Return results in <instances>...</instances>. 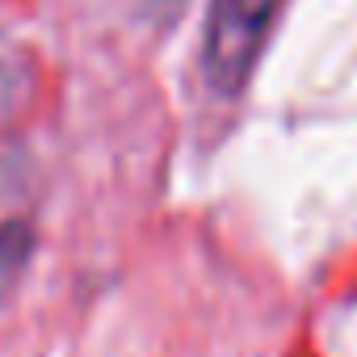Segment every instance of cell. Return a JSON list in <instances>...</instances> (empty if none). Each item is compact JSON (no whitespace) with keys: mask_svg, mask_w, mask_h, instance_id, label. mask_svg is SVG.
<instances>
[{"mask_svg":"<svg viewBox=\"0 0 357 357\" xmlns=\"http://www.w3.org/2000/svg\"><path fill=\"white\" fill-rule=\"evenodd\" d=\"M26 252H30V231L26 227H5L0 231V298L9 294L13 278L22 273Z\"/></svg>","mask_w":357,"mask_h":357,"instance_id":"cell-2","label":"cell"},{"mask_svg":"<svg viewBox=\"0 0 357 357\" xmlns=\"http://www.w3.org/2000/svg\"><path fill=\"white\" fill-rule=\"evenodd\" d=\"M282 0H211V22H206V80L215 93H240L261 43L273 26Z\"/></svg>","mask_w":357,"mask_h":357,"instance_id":"cell-1","label":"cell"},{"mask_svg":"<svg viewBox=\"0 0 357 357\" xmlns=\"http://www.w3.org/2000/svg\"><path fill=\"white\" fill-rule=\"evenodd\" d=\"M0 93H5V72H0Z\"/></svg>","mask_w":357,"mask_h":357,"instance_id":"cell-3","label":"cell"}]
</instances>
